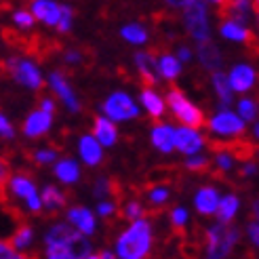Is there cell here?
<instances>
[{
  "label": "cell",
  "instance_id": "obj_25",
  "mask_svg": "<svg viewBox=\"0 0 259 259\" xmlns=\"http://www.w3.org/2000/svg\"><path fill=\"white\" fill-rule=\"evenodd\" d=\"M139 103H141V108L148 112V116H152V118H160V116L164 114V110H166L164 99L152 87H144V89H141Z\"/></svg>",
  "mask_w": 259,
  "mask_h": 259
},
{
  "label": "cell",
  "instance_id": "obj_43",
  "mask_svg": "<svg viewBox=\"0 0 259 259\" xmlns=\"http://www.w3.org/2000/svg\"><path fill=\"white\" fill-rule=\"evenodd\" d=\"M45 259H78L70 247H47Z\"/></svg>",
  "mask_w": 259,
  "mask_h": 259
},
{
  "label": "cell",
  "instance_id": "obj_47",
  "mask_svg": "<svg viewBox=\"0 0 259 259\" xmlns=\"http://www.w3.org/2000/svg\"><path fill=\"white\" fill-rule=\"evenodd\" d=\"M177 61L179 63H190L192 61V57H194V53H192V49L188 47V45H179L177 47Z\"/></svg>",
  "mask_w": 259,
  "mask_h": 259
},
{
  "label": "cell",
  "instance_id": "obj_20",
  "mask_svg": "<svg viewBox=\"0 0 259 259\" xmlns=\"http://www.w3.org/2000/svg\"><path fill=\"white\" fill-rule=\"evenodd\" d=\"M173 133H175V126L169 122H156L150 131V141L152 146L156 148L160 154H171L175 152L173 148Z\"/></svg>",
  "mask_w": 259,
  "mask_h": 259
},
{
  "label": "cell",
  "instance_id": "obj_21",
  "mask_svg": "<svg viewBox=\"0 0 259 259\" xmlns=\"http://www.w3.org/2000/svg\"><path fill=\"white\" fill-rule=\"evenodd\" d=\"M95 141L101 146V148H112L116 146V141H118V128H116L114 122H110L108 118H103V116H97L93 120V133Z\"/></svg>",
  "mask_w": 259,
  "mask_h": 259
},
{
  "label": "cell",
  "instance_id": "obj_10",
  "mask_svg": "<svg viewBox=\"0 0 259 259\" xmlns=\"http://www.w3.org/2000/svg\"><path fill=\"white\" fill-rule=\"evenodd\" d=\"M228 82L232 93H249L257 82V70L249 63H236L232 66V70L228 72Z\"/></svg>",
  "mask_w": 259,
  "mask_h": 259
},
{
  "label": "cell",
  "instance_id": "obj_36",
  "mask_svg": "<svg viewBox=\"0 0 259 259\" xmlns=\"http://www.w3.org/2000/svg\"><path fill=\"white\" fill-rule=\"evenodd\" d=\"M110 194H116L114 192V181L106 175H101L97 181H95V186H93V196L97 200H108Z\"/></svg>",
  "mask_w": 259,
  "mask_h": 259
},
{
  "label": "cell",
  "instance_id": "obj_46",
  "mask_svg": "<svg viewBox=\"0 0 259 259\" xmlns=\"http://www.w3.org/2000/svg\"><path fill=\"white\" fill-rule=\"evenodd\" d=\"M82 59H84V55H82V51H78V49H70V51L63 53V61H66L68 66H76V63H80Z\"/></svg>",
  "mask_w": 259,
  "mask_h": 259
},
{
  "label": "cell",
  "instance_id": "obj_30",
  "mask_svg": "<svg viewBox=\"0 0 259 259\" xmlns=\"http://www.w3.org/2000/svg\"><path fill=\"white\" fill-rule=\"evenodd\" d=\"M156 68H158V76L164 80H175L181 74V63L177 61V57L169 51H164L156 57Z\"/></svg>",
  "mask_w": 259,
  "mask_h": 259
},
{
  "label": "cell",
  "instance_id": "obj_52",
  "mask_svg": "<svg viewBox=\"0 0 259 259\" xmlns=\"http://www.w3.org/2000/svg\"><path fill=\"white\" fill-rule=\"evenodd\" d=\"M15 253L11 249V244L7 240H0V259H11V255Z\"/></svg>",
  "mask_w": 259,
  "mask_h": 259
},
{
  "label": "cell",
  "instance_id": "obj_54",
  "mask_svg": "<svg viewBox=\"0 0 259 259\" xmlns=\"http://www.w3.org/2000/svg\"><path fill=\"white\" fill-rule=\"evenodd\" d=\"M11 259H30V257H25L23 253H13V255H11Z\"/></svg>",
  "mask_w": 259,
  "mask_h": 259
},
{
  "label": "cell",
  "instance_id": "obj_42",
  "mask_svg": "<svg viewBox=\"0 0 259 259\" xmlns=\"http://www.w3.org/2000/svg\"><path fill=\"white\" fill-rule=\"evenodd\" d=\"M188 222H190V213H188L186 206L179 204L171 211V224H173L175 230H184L188 226Z\"/></svg>",
  "mask_w": 259,
  "mask_h": 259
},
{
  "label": "cell",
  "instance_id": "obj_34",
  "mask_svg": "<svg viewBox=\"0 0 259 259\" xmlns=\"http://www.w3.org/2000/svg\"><path fill=\"white\" fill-rule=\"evenodd\" d=\"M236 116L247 124V122H255L257 118V101L255 99H249V97H242L238 103H236Z\"/></svg>",
  "mask_w": 259,
  "mask_h": 259
},
{
  "label": "cell",
  "instance_id": "obj_9",
  "mask_svg": "<svg viewBox=\"0 0 259 259\" xmlns=\"http://www.w3.org/2000/svg\"><path fill=\"white\" fill-rule=\"evenodd\" d=\"M206 146V137L198 131V128L190 126H177L173 133V148L181 152L184 156H194L200 154V150Z\"/></svg>",
  "mask_w": 259,
  "mask_h": 259
},
{
  "label": "cell",
  "instance_id": "obj_27",
  "mask_svg": "<svg viewBox=\"0 0 259 259\" xmlns=\"http://www.w3.org/2000/svg\"><path fill=\"white\" fill-rule=\"evenodd\" d=\"M38 196H40V202H42V209L51 211V213H57L61 209H66L68 204V196L63 194L57 186H45L42 192H38Z\"/></svg>",
  "mask_w": 259,
  "mask_h": 259
},
{
  "label": "cell",
  "instance_id": "obj_33",
  "mask_svg": "<svg viewBox=\"0 0 259 259\" xmlns=\"http://www.w3.org/2000/svg\"><path fill=\"white\" fill-rule=\"evenodd\" d=\"M215 150V166H217V171H222V173H230V171H234V166H236V154L232 152L230 148H213Z\"/></svg>",
  "mask_w": 259,
  "mask_h": 259
},
{
  "label": "cell",
  "instance_id": "obj_15",
  "mask_svg": "<svg viewBox=\"0 0 259 259\" xmlns=\"http://www.w3.org/2000/svg\"><path fill=\"white\" fill-rule=\"evenodd\" d=\"M135 68L137 72L141 74V78H144L146 87H152L160 82V76H158V68H156V57L150 51H137L135 53Z\"/></svg>",
  "mask_w": 259,
  "mask_h": 259
},
{
  "label": "cell",
  "instance_id": "obj_31",
  "mask_svg": "<svg viewBox=\"0 0 259 259\" xmlns=\"http://www.w3.org/2000/svg\"><path fill=\"white\" fill-rule=\"evenodd\" d=\"M32 240H34V228L30 224H21L15 232H13V236L7 242L11 244V249L15 253H21V251H25L30 247Z\"/></svg>",
  "mask_w": 259,
  "mask_h": 259
},
{
  "label": "cell",
  "instance_id": "obj_32",
  "mask_svg": "<svg viewBox=\"0 0 259 259\" xmlns=\"http://www.w3.org/2000/svg\"><path fill=\"white\" fill-rule=\"evenodd\" d=\"M120 36H122V40L128 42V45H146L148 38H150L146 25H141L139 21H131V23L122 25Z\"/></svg>",
  "mask_w": 259,
  "mask_h": 259
},
{
  "label": "cell",
  "instance_id": "obj_35",
  "mask_svg": "<svg viewBox=\"0 0 259 259\" xmlns=\"http://www.w3.org/2000/svg\"><path fill=\"white\" fill-rule=\"evenodd\" d=\"M146 196H148L150 204H154V206H162V204L169 202V198H171V188H169V184H156V186L148 188Z\"/></svg>",
  "mask_w": 259,
  "mask_h": 259
},
{
  "label": "cell",
  "instance_id": "obj_53",
  "mask_svg": "<svg viewBox=\"0 0 259 259\" xmlns=\"http://www.w3.org/2000/svg\"><path fill=\"white\" fill-rule=\"evenodd\" d=\"M99 259H118L114 255V251H110V249H103L101 253H99Z\"/></svg>",
  "mask_w": 259,
  "mask_h": 259
},
{
  "label": "cell",
  "instance_id": "obj_45",
  "mask_svg": "<svg viewBox=\"0 0 259 259\" xmlns=\"http://www.w3.org/2000/svg\"><path fill=\"white\" fill-rule=\"evenodd\" d=\"M0 137H3V139H13V137H15V126L11 124V120L7 118L3 112H0Z\"/></svg>",
  "mask_w": 259,
  "mask_h": 259
},
{
  "label": "cell",
  "instance_id": "obj_24",
  "mask_svg": "<svg viewBox=\"0 0 259 259\" xmlns=\"http://www.w3.org/2000/svg\"><path fill=\"white\" fill-rule=\"evenodd\" d=\"M238 209H240V198L236 194H226V196L219 198V204L215 209V217H217V224H224V226H230L234 222V217L238 215Z\"/></svg>",
  "mask_w": 259,
  "mask_h": 259
},
{
  "label": "cell",
  "instance_id": "obj_2",
  "mask_svg": "<svg viewBox=\"0 0 259 259\" xmlns=\"http://www.w3.org/2000/svg\"><path fill=\"white\" fill-rule=\"evenodd\" d=\"M240 240V232L234 226L213 224L204 230V257L206 259H226Z\"/></svg>",
  "mask_w": 259,
  "mask_h": 259
},
{
  "label": "cell",
  "instance_id": "obj_55",
  "mask_svg": "<svg viewBox=\"0 0 259 259\" xmlns=\"http://www.w3.org/2000/svg\"><path fill=\"white\" fill-rule=\"evenodd\" d=\"M253 137H255V139L259 137V124H255V126H253Z\"/></svg>",
  "mask_w": 259,
  "mask_h": 259
},
{
  "label": "cell",
  "instance_id": "obj_8",
  "mask_svg": "<svg viewBox=\"0 0 259 259\" xmlns=\"http://www.w3.org/2000/svg\"><path fill=\"white\" fill-rule=\"evenodd\" d=\"M47 84L51 87V91L63 101V106H66L72 114H78L80 112V99L76 97V93H74V89H72V84H70V80H68V76L63 74V72H59V70H53L49 74V78H47Z\"/></svg>",
  "mask_w": 259,
  "mask_h": 259
},
{
  "label": "cell",
  "instance_id": "obj_37",
  "mask_svg": "<svg viewBox=\"0 0 259 259\" xmlns=\"http://www.w3.org/2000/svg\"><path fill=\"white\" fill-rule=\"evenodd\" d=\"M184 166L192 173H202V171H206L211 166V158L206 156V154H194V156L186 158Z\"/></svg>",
  "mask_w": 259,
  "mask_h": 259
},
{
  "label": "cell",
  "instance_id": "obj_6",
  "mask_svg": "<svg viewBox=\"0 0 259 259\" xmlns=\"http://www.w3.org/2000/svg\"><path fill=\"white\" fill-rule=\"evenodd\" d=\"M5 68L9 70V74L13 76V80L17 84L30 89V91H40L45 84L42 72L30 59H21V57H9L5 61Z\"/></svg>",
  "mask_w": 259,
  "mask_h": 259
},
{
  "label": "cell",
  "instance_id": "obj_49",
  "mask_svg": "<svg viewBox=\"0 0 259 259\" xmlns=\"http://www.w3.org/2000/svg\"><path fill=\"white\" fill-rule=\"evenodd\" d=\"M55 110H57V103H55V99H53V97H42V99H40V112L53 116V114H55Z\"/></svg>",
  "mask_w": 259,
  "mask_h": 259
},
{
  "label": "cell",
  "instance_id": "obj_3",
  "mask_svg": "<svg viewBox=\"0 0 259 259\" xmlns=\"http://www.w3.org/2000/svg\"><path fill=\"white\" fill-rule=\"evenodd\" d=\"M164 103H169L173 116L181 122V126L198 128V126L204 124V112H202L194 101H190L181 89H177V87L169 89Z\"/></svg>",
  "mask_w": 259,
  "mask_h": 259
},
{
  "label": "cell",
  "instance_id": "obj_56",
  "mask_svg": "<svg viewBox=\"0 0 259 259\" xmlns=\"http://www.w3.org/2000/svg\"><path fill=\"white\" fill-rule=\"evenodd\" d=\"M84 259H99V255H97V253H91V255H89V257H84Z\"/></svg>",
  "mask_w": 259,
  "mask_h": 259
},
{
  "label": "cell",
  "instance_id": "obj_4",
  "mask_svg": "<svg viewBox=\"0 0 259 259\" xmlns=\"http://www.w3.org/2000/svg\"><path fill=\"white\" fill-rule=\"evenodd\" d=\"M184 25L186 32L196 42L211 38V23H209V9L200 0H184Z\"/></svg>",
  "mask_w": 259,
  "mask_h": 259
},
{
  "label": "cell",
  "instance_id": "obj_38",
  "mask_svg": "<svg viewBox=\"0 0 259 259\" xmlns=\"http://www.w3.org/2000/svg\"><path fill=\"white\" fill-rule=\"evenodd\" d=\"M122 217L126 219V222H137V219H144L146 217V209L144 204H141L139 200H128L124 206H122Z\"/></svg>",
  "mask_w": 259,
  "mask_h": 259
},
{
  "label": "cell",
  "instance_id": "obj_12",
  "mask_svg": "<svg viewBox=\"0 0 259 259\" xmlns=\"http://www.w3.org/2000/svg\"><path fill=\"white\" fill-rule=\"evenodd\" d=\"M51 128H53V116L45 114L40 110H34L25 116V120L21 124V131L28 139H38V137H45Z\"/></svg>",
  "mask_w": 259,
  "mask_h": 259
},
{
  "label": "cell",
  "instance_id": "obj_19",
  "mask_svg": "<svg viewBox=\"0 0 259 259\" xmlns=\"http://www.w3.org/2000/svg\"><path fill=\"white\" fill-rule=\"evenodd\" d=\"M78 156L87 166H97L103 162V148L95 141L91 133L80 135L78 139Z\"/></svg>",
  "mask_w": 259,
  "mask_h": 259
},
{
  "label": "cell",
  "instance_id": "obj_44",
  "mask_svg": "<svg viewBox=\"0 0 259 259\" xmlns=\"http://www.w3.org/2000/svg\"><path fill=\"white\" fill-rule=\"evenodd\" d=\"M116 213H118V204H116L114 200H99L97 202V215L108 219V217H114ZM95 215V217H97Z\"/></svg>",
  "mask_w": 259,
  "mask_h": 259
},
{
  "label": "cell",
  "instance_id": "obj_41",
  "mask_svg": "<svg viewBox=\"0 0 259 259\" xmlns=\"http://www.w3.org/2000/svg\"><path fill=\"white\" fill-rule=\"evenodd\" d=\"M59 158V154L55 148H40L34 152V162L38 164H55Z\"/></svg>",
  "mask_w": 259,
  "mask_h": 259
},
{
  "label": "cell",
  "instance_id": "obj_39",
  "mask_svg": "<svg viewBox=\"0 0 259 259\" xmlns=\"http://www.w3.org/2000/svg\"><path fill=\"white\" fill-rule=\"evenodd\" d=\"M74 23V9L70 5H61V15H59V23H57V32L59 34H68L72 30Z\"/></svg>",
  "mask_w": 259,
  "mask_h": 259
},
{
  "label": "cell",
  "instance_id": "obj_18",
  "mask_svg": "<svg viewBox=\"0 0 259 259\" xmlns=\"http://www.w3.org/2000/svg\"><path fill=\"white\" fill-rule=\"evenodd\" d=\"M219 190L215 186H200L194 194V209L200 215H215V209L219 204Z\"/></svg>",
  "mask_w": 259,
  "mask_h": 259
},
{
  "label": "cell",
  "instance_id": "obj_5",
  "mask_svg": "<svg viewBox=\"0 0 259 259\" xmlns=\"http://www.w3.org/2000/svg\"><path fill=\"white\" fill-rule=\"evenodd\" d=\"M101 116L108 118L110 122H126L139 118V106L135 99L124 93V91H114L106 97V101L101 103Z\"/></svg>",
  "mask_w": 259,
  "mask_h": 259
},
{
  "label": "cell",
  "instance_id": "obj_48",
  "mask_svg": "<svg viewBox=\"0 0 259 259\" xmlns=\"http://www.w3.org/2000/svg\"><path fill=\"white\" fill-rule=\"evenodd\" d=\"M247 234H249V242L253 244V247H259V224H257V219H253V222L247 226Z\"/></svg>",
  "mask_w": 259,
  "mask_h": 259
},
{
  "label": "cell",
  "instance_id": "obj_50",
  "mask_svg": "<svg viewBox=\"0 0 259 259\" xmlns=\"http://www.w3.org/2000/svg\"><path fill=\"white\" fill-rule=\"evenodd\" d=\"M240 173H242V177H255L257 175V162L255 160H247L240 166Z\"/></svg>",
  "mask_w": 259,
  "mask_h": 259
},
{
  "label": "cell",
  "instance_id": "obj_17",
  "mask_svg": "<svg viewBox=\"0 0 259 259\" xmlns=\"http://www.w3.org/2000/svg\"><path fill=\"white\" fill-rule=\"evenodd\" d=\"M7 192L11 194L13 198L23 200V202L30 200L32 196H36V194H38L34 179H30L28 175H23V173H15V175L9 177V181H7Z\"/></svg>",
  "mask_w": 259,
  "mask_h": 259
},
{
  "label": "cell",
  "instance_id": "obj_29",
  "mask_svg": "<svg viewBox=\"0 0 259 259\" xmlns=\"http://www.w3.org/2000/svg\"><path fill=\"white\" fill-rule=\"evenodd\" d=\"M222 15L228 21L247 25L251 15H253V7H251V3H244V0H240V3H230V5H224Z\"/></svg>",
  "mask_w": 259,
  "mask_h": 259
},
{
  "label": "cell",
  "instance_id": "obj_14",
  "mask_svg": "<svg viewBox=\"0 0 259 259\" xmlns=\"http://www.w3.org/2000/svg\"><path fill=\"white\" fill-rule=\"evenodd\" d=\"M196 57L200 61V66L209 72H219L222 70V51L215 45V40H202V42H196Z\"/></svg>",
  "mask_w": 259,
  "mask_h": 259
},
{
  "label": "cell",
  "instance_id": "obj_40",
  "mask_svg": "<svg viewBox=\"0 0 259 259\" xmlns=\"http://www.w3.org/2000/svg\"><path fill=\"white\" fill-rule=\"evenodd\" d=\"M13 23H15L17 28H21V30H30V28H34L36 19L32 17V13H30V11L17 9L15 13H13Z\"/></svg>",
  "mask_w": 259,
  "mask_h": 259
},
{
  "label": "cell",
  "instance_id": "obj_11",
  "mask_svg": "<svg viewBox=\"0 0 259 259\" xmlns=\"http://www.w3.org/2000/svg\"><path fill=\"white\" fill-rule=\"evenodd\" d=\"M66 219H68V224L84 238L93 236L97 232V217L91 209H87V206H72V209H68V213H66Z\"/></svg>",
  "mask_w": 259,
  "mask_h": 259
},
{
  "label": "cell",
  "instance_id": "obj_23",
  "mask_svg": "<svg viewBox=\"0 0 259 259\" xmlns=\"http://www.w3.org/2000/svg\"><path fill=\"white\" fill-rule=\"evenodd\" d=\"M19 226H21V215L17 213V209H13L3 200L0 202V240H9Z\"/></svg>",
  "mask_w": 259,
  "mask_h": 259
},
{
  "label": "cell",
  "instance_id": "obj_51",
  "mask_svg": "<svg viewBox=\"0 0 259 259\" xmlns=\"http://www.w3.org/2000/svg\"><path fill=\"white\" fill-rule=\"evenodd\" d=\"M11 177V169H9V162L5 158H0V186H5Z\"/></svg>",
  "mask_w": 259,
  "mask_h": 259
},
{
  "label": "cell",
  "instance_id": "obj_7",
  "mask_svg": "<svg viewBox=\"0 0 259 259\" xmlns=\"http://www.w3.org/2000/svg\"><path fill=\"white\" fill-rule=\"evenodd\" d=\"M209 131L213 137H222V139H230V137H242L244 131H247V124H244L236 112L232 110H219L217 114H213L209 122Z\"/></svg>",
  "mask_w": 259,
  "mask_h": 259
},
{
  "label": "cell",
  "instance_id": "obj_1",
  "mask_svg": "<svg viewBox=\"0 0 259 259\" xmlns=\"http://www.w3.org/2000/svg\"><path fill=\"white\" fill-rule=\"evenodd\" d=\"M152 242H154L152 219L148 217L137 219L116 238L114 255L118 259H146L152 253Z\"/></svg>",
  "mask_w": 259,
  "mask_h": 259
},
{
  "label": "cell",
  "instance_id": "obj_26",
  "mask_svg": "<svg viewBox=\"0 0 259 259\" xmlns=\"http://www.w3.org/2000/svg\"><path fill=\"white\" fill-rule=\"evenodd\" d=\"M211 84H213V91L215 95L219 99V106H222V110H228L232 103H234V93H232L230 89V82H228V74L226 72H213L211 74Z\"/></svg>",
  "mask_w": 259,
  "mask_h": 259
},
{
  "label": "cell",
  "instance_id": "obj_16",
  "mask_svg": "<svg viewBox=\"0 0 259 259\" xmlns=\"http://www.w3.org/2000/svg\"><path fill=\"white\" fill-rule=\"evenodd\" d=\"M80 238V234L68 224H53L51 230L45 234L47 247H72Z\"/></svg>",
  "mask_w": 259,
  "mask_h": 259
},
{
  "label": "cell",
  "instance_id": "obj_28",
  "mask_svg": "<svg viewBox=\"0 0 259 259\" xmlns=\"http://www.w3.org/2000/svg\"><path fill=\"white\" fill-rule=\"evenodd\" d=\"M219 34H222V38H226L228 42H238V45L251 42V36H253L247 25H240V23L228 21V19H224L222 25H219Z\"/></svg>",
  "mask_w": 259,
  "mask_h": 259
},
{
  "label": "cell",
  "instance_id": "obj_13",
  "mask_svg": "<svg viewBox=\"0 0 259 259\" xmlns=\"http://www.w3.org/2000/svg\"><path fill=\"white\" fill-rule=\"evenodd\" d=\"M30 13L36 21H42L45 25H51V28H57L61 5L55 3V0H34L30 5Z\"/></svg>",
  "mask_w": 259,
  "mask_h": 259
},
{
  "label": "cell",
  "instance_id": "obj_22",
  "mask_svg": "<svg viewBox=\"0 0 259 259\" xmlns=\"http://www.w3.org/2000/svg\"><path fill=\"white\" fill-rule=\"evenodd\" d=\"M53 173L55 177L61 181L63 186H74V184H78L80 181V164L76 162L74 158H61L55 162L53 166Z\"/></svg>",
  "mask_w": 259,
  "mask_h": 259
}]
</instances>
